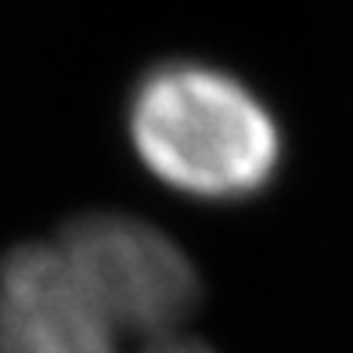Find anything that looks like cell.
<instances>
[{
  "instance_id": "2",
  "label": "cell",
  "mask_w": 353,
  "mask_h": 353,
  "mask_svg": "<svg viewBox=\"0 0 353 353\" xmlns=\"http://www.w3.org/2000/svg\"><path fill=\"white\" fill-rule=\"evenodd\" d=\"M126 130L159 181L202 202L249 199L281 163V130L270 108L242 79L199 61H166L144 72Z\"/></svg>"
},
{
  "instance_id": "1",
  "label": "cell",
  "mask_w": 353,
  "mask_h": 353,
  "mask_svg": "<svg viewBox=\"0 0 353 353\" xmlns=\"http://www.w3.org/2000/svg\"><path fill=\"white\" fill-rule=\"evenodd\" d=\"M188 252L126 213H87L0 263V353H213L191 335Z\"/></svg>"
}]
</instances>
